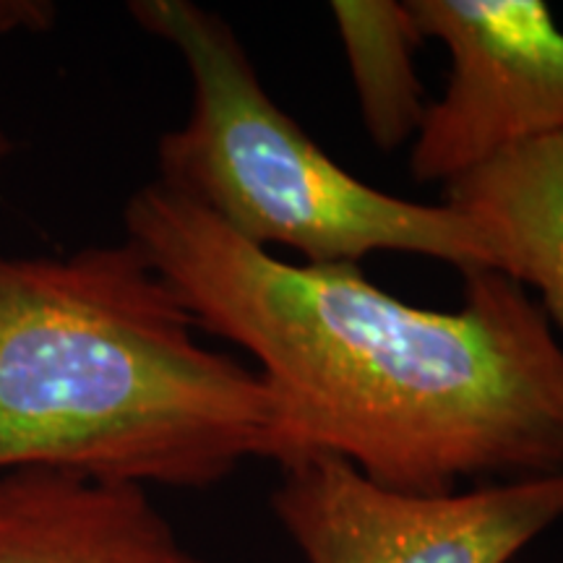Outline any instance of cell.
<instances>
[{
	"label": "cell",
	"instance_id": "6da1fadb",
	"mask_svg": "<svg viewBox=\"0 0 563 563\" xmlns=\"http://www.w3.org/2000/svg\"><path fill=\"white\" fill-rule=\"evenodd\" d=\"M123 224L199 332L256 361L279 402V467L332 454L422 496L563 475V344L509 274L464 272L462 306L428 311L355 264L279 262L159 180Z\"/></svg>",
	"mask_w": 563,
	"mask_h": 563
},
{
	"label": "cell",
	"instance_id": "7a4b0ae2",
	"mask_svg": "<svg viewBox=\"0 0 563 563\" xmlns=\"http://www.w3.org/2000/svg\"><path fill=\"white\" fill-rule=\"evenodd\" d=\"M279 456L277 397L131 241L0 253V473L203 490Z\"/></svg>",
	"mask_w": 563,
	"mask_h": 563
},
{
	"label": "cell",
	"instance_id": "3957f363",
	"mask_svg": "<svg viewBox=\"0 0 563 563\" xmlns=\"http://www.w3.org/2000/svg\"><path fill=\"white\" fill-rule=\"evenodd\" d=\"M129 13L170 42L191 76V110L157 144L159 183L256 249L302 264L361 266L378 251L418 253L462 274L496 269L488 238L441 203L384 194L344 170L266 91L241 37L191 0H133Z\"/></svg>",
	"mask_w": 563,
	"mask_h": 563
},
{
	"label": "cell",
	"instance_id": "277c9868",
	"mask_svg": "<svg viewBox=\"0 0 563 563\" xmlns=\"http://www.w3.org/2000/svg\"><path fill=\"white\" fill-rule=\"evenodd\" d=\"M279 470L272 511L306 563H511L563 519V475L422 496L332 454Z\"/></svg>",
	"mask_w": 563,
	"mask_h": 563
},
{
	"label": "cell",
	"instance_id": "5b68a950",
	"mask_svg": "<svg viewBox=\"0 0 563 563\" xmlns=\"http://www.w3.org/2000/svg\"><path fill=\"white\" fill-rule=\"evenodd\" d=\"M452 58L410 144L418 183H449L527 141L563 133V30L540 0H407Z\"/></svg>",
	"mask_w": 563,
	"mask_h": 563
},
{
	"label": "cell",
	"instance_id": "8992f818",
	"mask_svg": "<svg viewBox=\"0 0 563 563\" xmlns=\"http://www.w3.org/2000/svg\"><path fill=\"white\" fill-rule=\"evenodd\" d=\"M0 563H209L150 490L13 470L0 473Z\"/></svg>",
	"mask_w": 563,
	"mask_h": 563
},
{
	"label": "cell",
	"instance_id": "52a82bcc",
	"mask_svg": "<svg viewBox=\"0 0 563 563\" xmlns=\"http://www.w3.org/2000/svg\"><path fill=\"white\" fill-rule=\"evenodd\" d=\"M443 196L488 238L496 269L538 295L563 332V133L501 152Z\"/></svg>",
	"mask_w": 563,
	"mask_h": 563
},
{
	"label": "cell",
	"instance_id": "ba28073f",
	"mask_svg": "<svg viewBox=\"0 0 563 563\" xmlns=\"http://www.w3.org/2000/svg\"><path fill=\"white\" fill-rule=\"evenodd\" d=\"M329 13L344 47L361 121L371 141L384 152L412 144L431 100L415 68V53L426 37L410 3L334 0Z\"/></svg>",
	"mask_w": 563,
	"mask_h": 563
},
{
	"label": "cell",
	"instance_id": "9c48e42d",
	"mask_svg": "<svg viewBox=\"0 0 563 563\" xmlns=\"http://www.w3.org/2000/svg\"><path fill=\"white\" fill-rule=\"evenodd\" d=\"M55 5L47 0H0V37L19 32H45L55 21ZM13 152L11 139L0 131V173Z\"/></svg>",
	"mask_w": 563,
	"mask_h": 563
}]
</instances>
